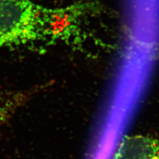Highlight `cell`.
<instances>
[{
  "instance_id": "1",
  "label": "cell",
  "mask_w": 159,
  "mask_h": 159,
  "mask_svg": "<svg viewBox=\"0 0 159 159\" xmlns=\"http://www.w3.org/2000/svg\"><path fill=\"white\" fill-rule=\"evenodd\" d=\"M82 6L51 8L31 0H0V48L66 43L74 35Z\"/></svg>"
},
{
  "instance_id": "2",
  "label": "cell",
  "mask_w": 159,
  "mask_h": 159,
  "mask_svg": "<svg viewBox=\"0 0 159 159\" xmlns=\"http://www.w3.org/2000/svg\"><path fill=\"white\" fill-rule=\"evenodd\" d=\"M117 159H159V146L144 138L130 139L121 145Z\"/></svg>"
},
{
  "instance_id": "3",
  "label": "cell",
  "mask_w": 159,
  "mask_h": 159,
  "mask_svg": "<svg viewBox=\"0 0 159 159\" xmlns=\"http://www.w3.org/2000/svg\"><path fill=\"white\" fill-rule=\"evenodd\" d=\"M25 99V94L22 93L0 92V125L11 116Z\"/></svg>"
}]
</instances>
